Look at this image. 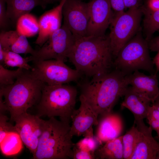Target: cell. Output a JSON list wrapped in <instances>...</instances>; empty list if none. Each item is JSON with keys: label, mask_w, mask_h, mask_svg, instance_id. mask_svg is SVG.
Masks as SVG:
<instances>
[{"label": "cell", "mask_w": 159, "mask_h": 159, "mask_svg": "<svg viewBox=\"0 0 159 159\" xmlns=\"http://www.w3.org/2000/svg\"><path fill=\"white\" fill-rule=\"evenodd\" d=\"M62 13L63 24L75 39L86 36L89 19L88 3L79 0H65Z\"/></svg>", "instance_id": "obj_10"}, {"label": "cell", "mask_w": 159, "mask_h": 159, "mask_svg": "<svg viewBox=\"0 0 159 159\" xmlns=\"http://www.w3.org/2000/svg\"><path fill=\"white\" fill-rule=\"evenodd\" d=\"M156 159H159V146L156 157Z\"/></svg>", "instance_id": "obj_40"}, {"label": "cell", "mask_w": 159, "mask_h": 159, "mask_svg": "<svg viewBox=\"0 0 159 159\" xmlns=\"http://www.w3.org/2000/svg\"><path fill=\"white\" fill-rule=\"evenodd\" d=\"M24 69L19 68L14 70H9L5 68L3 65L0 64V87L14 84Z\"/></svg>", "instance_id": "obj_27"}, {"label": "cell", "mask_w": 159, "mask_h": 159, "mask_svg": "<svg viewBox=\"0 0 159 159\" xmlns=\"http://www.w3.org/2000/svg\"><path fill=\"white\" fill-rule=\"evenodd\" d=\"M4 50L1 46L0 45V64L2 65L4 64Z\"/></svg>", "instance_id": "obj_38"}, {"label": "cell", "mask_w": 159, "mask_h": 159, "mask_svg": "<svg viewBox=\"0 0 159 159\" xmlns=\"http://www.w3.org/2000/svg\"><path fill=\"white\" fill-rule=\"evenodd\" d=\"M121 104L122 108L128 109L133 114L135 120L146 118L148 111L151 103L146 97L135 90L131 87H128Z\"/></svg>", "instance_id": "obj_18"}, {"label": "cell", "mask_w": 159, "mask_h": 159, "mask_svg": "<svg viewBox=\"0 0 159 159\" xmlns=\"http://www.w3.org/2000/svg\"><path fill=\"white\" fill-rule=\"evenodd\" d=\"M0 45L5 50L18 54H29L33 56L36 52L29 44L27 37L16 30L1 31Z\"/></svg>", "instance_id": "obj_19"}, {"label": "cell", "mask_w": 159, "mask_h": 159, "mask_svg": "<svg viewBox=\"0 0 159 159\" xmlns=\"http://www.w3.org/2000/svg\"><path fill=\"white\" fill-rule=\"evenodd\" d=\"M110 1L112 9L116 13L124 11L125 8L123 0H110Z\"/></svg>", "instance_id": "obj_33"}, {"label": "cell", "mask_w": 159, "mask_h": 159, "mask_svg": "<svg viewBox=\"0 0 159 159\" xmlns=\"http://www.w3.org/2000/svg\"><path fill=\"white\" fill-rule=\"evenodd\" d=\"M122 135L108 141L100 146L95 151L96 159H123Z\"/></svg>", "instance_id": "obj_21"}, {"label": "cell", "mask_w": 159, "mask_h": 159, "mask_svg": "<svg viewBox=\"0 0 159 159\" xmlns=\"http://www.w3.org/2000/svg\"><path fill=\"white\" fill-rule=\"evenodd\" d=\"M76 88L69 85L50 86L45 84L40 99L37 104V113L41 117L58 116L60 121L70 125L71 117L75 109Z\"/></svg>", "instance_id": "obj_5"}, {"label": "cell", "mask_w": 159, "mask_h": 159, "mask_svg": "<svg viewBox=\"0 0 159 159\" xmlns=\"http://www.w3.org/2000/svg\"><path fill=\"white\" fill-rule=\"evenodd\" d=\"M143 13V8L140 6L114 14L108 36L113 57H116L121 48L137 32Z\"/></svg>", "instance_id": "obj_7"}, {"label": "cell", "mask_w": 159, "mask_h": 159, "mask_svg": "<svg viewBox=\"0 0 159 159\" xmlns=\"http://www.w3.org/2000/svg\"><path fill=\"white\" fill-rule=\"evenodd\" d=\"M44 121L37 115L27 112L17 117L14 121L16 131L33 156L35 153L42 134Z\"/></svg>", "instance_id": "obj_11"}, {"label": "cell", "mask_w": 159, "mask_h": 159, "mask_svg": "<svg viewBox=\"0 0 159 159\" xmlns=\"http://www.w3.org/2000/svg\"><path fill=\"white\" fill-rule=\"evenodd\" d=\"M109 36H85L75 38L67 56L75 69L92 78L103 76L113 65Z\"/></svg>", "instance_id": "obj_1"}, {"label": "cell", "mask_w": 159, "mask_h": 159, "mask_svg": "<svg viewBox=\"0 0 159 159\" xmlns=\"http://www.w3.org/2000/svg\"><path fill=\"white\" fill-rule=\"evenodd\" d=\"M100 116L96 132L98 140L105 143L120 136L123 127L120 116L112 112Z\"/></svg>", "instance_id": "obj_17"}, {"label": "cell", "mask_w": 159, "mask_h": 159, "mask_svg": "<svg viewBox=\"0 0 159 159\" xmlns=\"http://www.w3.org/2000/svg\"><path fill=\"white\" fill-rule=\"evenodd\" d=\"M153 63L156 67V71L157 73L159 71V51L158 52L157 54L155 56L153 60Z\"/></svg>", "instance_id": "obj_37"}, {"label": "cell", "mask_w": 159, "mask_h": 159, "mask_svg": "<svg viewBox=\"0 0 159 159\" xmlns=\"http://www.w3.org/2000/svg\"><path fill=\"white\" fill-rule=\"evenodd\" d=\"M74 37L64 24L54 32L45 43L33 56H30L31 61L55 59L65 62L72 47Z\"/></svg>", "instance_id": "obj_9"}, {"label": "cell", "mask_w": 159, "mask_h": 159, "mask_svg": "<svg viewBox=\"0 0 159 159\" xmlns=\"http://www.w3.org/2000/svg\"><path fill=\"white\" fill-rule=\"evenodd\" d=\"M143 11L145 15L144 30L145 39L148 42L154 33L159 29V10H154L149 7L143 8Z\"/></svg>", "instance_id": "obj_24"}, {"label": "cell", "mask_w": 159, "mask_h": 159, "mask_svg": "<svg viewBox=\"0 0 159 159\" xmlns=\"http://www.w3.org/2000/svg\"><path fill=\"white\" fill-rule=\"evenodd\" d=\"M53 0H6L7 16L12 24H16L21 16L29 13L34 8H45Z\"/></svg>", "instance_id": "obj_20"}, {"label": "cell", "mask_w": 159, "mask_h": 159, "mask_svg": "<svg viewBox=\"0 0 159 159\" xmlns=\"http://www.w3.org/2000/svg\"><path fill=\"white\" fill-rule=\"evenodd\" d=\"M80 105L77 109H75L71 117L72 122L69 133L71 137H84L94 136L92 128L98 123V115L80 95Z\"/></svg>", "instance_id": "obj_13"}, {"label": "cell", "mask_w": 159, "mask_h": 159, "mask_svg": "<svg viewBox=\"0 0 159 159\" xmlns=\"http://www.w3.org/2000/svg\"><path fill=\"white\" fill-rule=\"evenodd\" d=\"M45 84L31 69H24L14 84L0 87V93L11 120L14 121L17 117L27 112L29 108L37 105Z\"/></svg>", "instance_id": "obj_3"}, {"label": "cell", "mask_w": 159, "mask_h": 159, "mask_svg": "<svg viewBox=\"0 0 159 159\" xmlns=\"http://www.w3.org/2000/svg\"><path fill=\"white\" fill-rule=\"evenodd\" d=\"M102 143L96 136L85 137L80 140L74 145L77 148L94 154L95 151Z\"/></svg>", "instance_id": "obj_28"}, {"label": "cell", "mask_w": 159, "mask_h": 159, "mask_svg": "<svg viewBox=\"0 0 159 159\" xmlns=\"http://www.w3.org/2000/svg\"><path fill=\"white\" fill-rule=\"evenodd\" d=\"M70 125L51 117L44 120L34 159H69L74 145L69 131Z\"/></svg>", "instance_id": "obj_4"}, {"label": "cell", "mask_w": 159, "mask_h": 159, "mask_svg": "<svg viewBox=\"0 0 159 159\" xmlns=\"http://www.w3.org/2000/svg\"><path fill=\"white\" fill-rule=\"evenodd\" d=\"M80 85V95L98 116H101L112 112L118 99L124 96L129 84L126 75L115 69Z\"/></svg>", "instance_id": "obj_2"}, {"label": "cell", "mask_w": 159, "mask_h": 159, "mask_svg": "<svg viewBox=\"0 0 159 159\" xmlns=\"http://www.w3.org/2000/svg\"><path fill=\"white\" fill-rule=\"evenodd\" d=\"M16 30L27 37L34 36L38 33V20L33 15L28 13L20 16L16 24Z\"/></svg>", "instance_id": "obj_23"}, {"label": "cell", "mask_w": 159, "mask_h": 159, "mask_svg": "<svg viewBox=\"0 0 159 159\" xmlns=\"http://www.w3.org/2000/svg\"><path fill=\"white\" fill-rule=\"evenodd\" d=\"M23 144L17 131H12L7 134L0 142V150L6 156L15 155L21 151Z\"/></svg>", "instance_id": "obj_22"}, {"label": "cell", "mask_w": 159, "mask_h": 159, "mask_svg": "<svg viewBox=\"0 0 159 159\" xmlns=\"http://www.w3.org/2000/svg\"><path fill=\"white\" fill-rule=\"evenodd\" d=\"M80 0V1H82L83 0Z\"/></svg>", "instance_id": "obj_41"}, {"label": "cell", "mask_w": 159, "mask_h": 159, "mask_svg": "<svg viewBox=\"0 0 159 159\" xmlns=\"http://www.w3.org/2000/svg\"><path fill=\"white\" fill-rule=\"evenodd\" d=\"M4 64L8 67H17L26 70H31L32 66L28 64L31 61L30 57L24 58L18 53L4 50Z\"/></svg>", "instance_id": "obj_26"}, {"label": "cell", "mask_w": 159, "mask_h": 159, "mask_svg": "<svg viewBox=\"0 0 159 159\" xmlns=\"http://www.w3.org/2000/svg\"><path fill=\"white\" fill-rule=\"evenodd\" d=\"M11 23L6 13V0H0V28L1 31H8Z\"/></svg>", "instance_id": "obj_31"}, {"label": "cell", "mask_w": 159, "mask_h": 159, "mask_svg": "<svg viewBox=\"0 0 159 159\" xmlns=\"http://www.w3.org/2000/svg\"><path fill=\"white\" fill-rule=\"evenodd\" d=\"M73 159H94V154L89 152L79 149L74 144L72 148Z\"/></svg>", "instance_id": "obj_32"}, {"label": "cell", "mask_w": 159, "mask_h": 159, "mask_svg": "<svg viewBox=\"0 0 159 159\" xmlns=\"http://www.w3.org/2000/svg\"><path fill=\"white\" fill-rule=\"evenodd\" d=\"M8 120L9 118L4 113H0V142L8 133L16 131L14 125L9 122Z\"/></svg>", "instance_id": "obj_30"}, {"label": "cell", "mask_w": 159, "mask_h": 159, "mask_svg": "<svg viewBox=\"0 0 159 159\" xmlns=\"http://www.w3.org/2000/svg\"><path fill=\"white\" fill-rule=\"evenodd\" d=\"M149 49L148 42L138 33L121 48L113 65L126 75L140 70L154 74V64Z\"/></svg>", "instance_id": "obj_6"}, {"label": "cell", "mask_w": 159, "mask_h": 159, "mask_svg": "<svg viewBox=\"0 0 159 159\" xmlns=\"http://www.w3.org/2000/svg\"><path fill=\"white\" fill-rule=\"evenodd\" d=\"M139 135V130L134 123L130 130L122 135L123 159H131L136 146Z\"/></svg>", "instance_id": "obj_25"}, {"label": "cell", "mask_w": 159, "mask_h": 159, "mask_svg": "<svg viewBox=\"0 0 159 159\" xmlns=\"http://www.w3.org/2000/svg\"><path fill=\"white\" fill-rule=\"evenodd\" d=\"M148 42L149 49L153 52L159 51V36Z\"/></svg>", "instance_id": "obj_34"}, {"label": "cell", "mask_w": 159, "mask_h": 159, "mask_svg": "<svg viewBox=\"0 0 159 159\" xmlns=\"http://www.w3.org/2000/svg\"><path fill=\"white\" fill-rule=\"evenodd\" d=\"M125 8L129 9L140 6L139 0H123Z\"/></svg>", "instance_id": "obj_35"}, {"label": "cell", "mask_w": 159, "mask_h": 159, "mask_svg": "<svg viewBox=\"0 0 159 159\" xmlns=\"http://www.w3.org/2000/svg\"><path fill=\"white\" fill-rule=\"evenodd\" d=\"M152 105L159 111V96L154 102L152 103Z\"/></svg>", "instance_id": "obj_39"}, {"label": "cell", "mask_w": 159, "mask_h": 159, "mask_svg": "<svg viewBox=\"0 0 159 159\" xmlns=\"http://www.w3.org/2000/svg\"><path fill=\"white\" fill-rule=\"evenodd\" d=\"M88 4L89 19L86 36L104 35L114 15L110 0H91Z\"/></svg>", "instance_id": "obj_12"}, {"label": "cell", "mask_w": 159, "mask_h": 159, "mask_svg": "<svg viewBox=\"0 0 159 159\" xmlns=\"http://www.w3.org/2000/svg\"><path fill=\"white\" fill-rule=\"evenodd\" d=\"M65 0H61L59 4L44 13L38 20L39 32L35 43L42 47L51 35L61 28L62 10Z\"/></svg>", "instance_id": "obj_15"}, {"label": "cell", "mask_w": 159, "mask_h": 159, "mask_svg": "<svg viewBox=\"0 0 159 159\" xmlns=\"http://www.w3.org/2000/svg\"><path fill=\"white\" fill-rule=\"evenodd\" d=\"M64 62L55 59L33 62L31 70L38 79L49 85H61L77 81L81 74Z\"/></svg>", "instance_id": "obj_8"}, {"label": "cell", "mask_w": 159, "mask_h": 159, "mask_svg": "<svg viewBox=\"0 0 159 159\" xmlns=\"http://www.w3.org/2000/svg\"><path fill=\"white\" fill-rule=\"evenodd\" d=\"M149 8L152 10H159V0H150Z\"/></svg>", "instance_id": "obj_36"}, {"label": "cell", "mask_w": 159, "mask_h": 159, "mask_svg": "<svg viewBox=\"0 0 159 159\" xmlns=\"http://www.w3.org/2000/svg\"><path fill=\"white\" fill-rule=\"evenodd\" d=\"M157 73L146 75L139 70L126 75L129 85L136 91L153 103L159 96L158 81Z\"/></svg>", "instance_id": "obj_16"}, {"label": "cell", "mask_w": 159, "mask_h": 159, "mask_svg": "<svg viewBox=\"0 0 159 159\" xmlns=\"http://www.w3.org/2000/svg\"><path fill=\"white\" fill-rule=\"evenodd\" d=\"M139 131L136 146L130 159H156L159 142L153 137L151 128L145 124L143 119L135 120Z\"/></svg>", "instance_id": "obj_14"}, {"label": "cell", "mask_w": 159, "mask_h": 159, "mask_svg": "<svg viewBox=\"0 0 159 159\" xmlns=\"http://www.w3.org/2000/svg\"><path fill=\"white\" fill-rule=\"evenodd\" d=\"M146 118L149 126L156 132L157 136L159 138V111L150 105L148 111Z\"/></svg>", "instance_id": "obj_29"}]
</instances>
